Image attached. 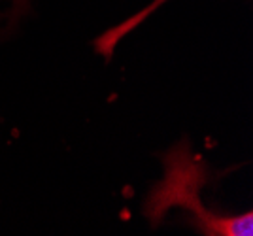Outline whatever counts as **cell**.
<instances>
[{"instance_id": "1", "label": "cell", "mask_w": 253, "mask_h": 236, "mask_svg": "<svg viewBox=\"0 0 253 236\" xmlns=\"http://www.w3.org/2000/svg\"><path fill=\"white\" fill-rule=\"evenodd\" d=\"M165 180L155 185L146 202V215L153 225H159L165 212L170 208H183L197 219L202 235L208 236H252L253 214L215 215L204 208L201 189L206 183V174L199 162L193 159L185 146H178L165 159Z\"/></svg>"}, {"instance_id": "2", "label": "cell", "mask_w": 253, "mask_h": 236, "mask_svg": "<svg viewBox=\"0 0 253 236\" xmlns=\"http://www.w3.org/2000/svg\"><path fill=\"white\" fill-rule=\"evenodd\" d=\"M163 2H165V0H153L148 8H146V10H142L140 13H136V15H134V17H130L128 21H125L123 25H117V27L110 29V31H106V33L95 42L96 49L104 55L106 59H110V55L114 53V47L117 45V42H119V40H121L126 33H130V31H132L136 25H140V23L144 21L149 13H151V11L157 10Z\"/></svg>"}, {"instance_id": "3", "label": "cell", "mask_w": 253, "mask_h": 236, "mask_svg": "<svg viewBox=\"0 0 253 236\" xmlns=\"http://www.w3.org/2000/svg\"><path fill=\"white\" fill-rule=\"evenodd\" d=\"M15 2H17V4H19V6H21V4H25V2H27V0H15Z\"/></svg>"}]
</instances>
